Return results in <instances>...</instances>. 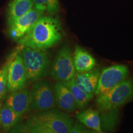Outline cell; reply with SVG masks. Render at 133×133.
<instances>
[{
	"mask_svg": "<svg viewBox=\"0 0 133 133\" xmlns=\"http://www.w3.org/2000/svg\"><path fill=\"white\" fill-rule=\"evenodd\" d=\"M63 36L64 31L59 18L52 15L43 16L17 43L21 46L46 51L59 44Z\"/></svg>",
	"mask_w": 133,
	"mask_h": 133,
	"instance_id": "1",
	"label": "cell"
},
{
	"mask_svg": "<svg viewBox=\"0 0 133 133\" xmlns=\"http://www.w3.org/2000/svg\"><path fill=\"white\" fill-rule=\"evenodd\" d=\"M74 120L69 115L53 109L38 112L25 124L15 126L11 132L69 133Z\"/></svg>",
	"mask_w": 133,
	"mask_h": 133,
	"instance_id": "2",
	"label": "cell"
},
{
	"mask_svg": "<svg viewBox=\"0 0 133 133\" xmlns=\"http://www.w3.org/2000/svg\"><path fill=\"white\" fill-rule=\"evenodd\" d=\"M133 100V78H126L104 94L97 96L96 104L99 110H116Z\"/></svg>",
	"mask_w": 133,
	"mask_h": 133,
	"instance_id": "3",
	"label": "cell"
},
{
	"mask_svg": "<svg viewBox=\"0 0 133 133\" xmlns=\"http://www.w3.org/2000/svg\"><path fill=\"white\" fill-rule=\"evenodd\" d=\"M20 53L25 67L27 80L38 81L47 75L49 59L44 50L21 46Z\"/></svg>",
	"mask_w": 133,
	"mask_h": 133,
	"instance_id": "4",
	"label": "cell"
},
{
	"mask_svg": "<svg viewBox=\"0 0 133 133\" xmlns=\"http://www.w3.org/2000/svg\"><path fill=\"white\" fill-rule=\"evenodd\" d=\"M51 77L55 81L65 82L76 74L73 55L69 46H64L56 54L52 65Z\"/></svg>",
	"mask_w": 133,
	"mask_h": 133,
	"instance_id": "5",
	"label": "cell"
},
{
	"mask_svg": "<svg viewBox=\"0 0 133 133\" xmlns=\"http://www.w3.org/2000/svg\"><path fill=\"white\" fill-rule=\"evenodd\" d=\"M129 69L122 64H116L105 68L100 74L95 95L99 96L108 92L110 89L128 78Z\"/></svg>",
	"mask_w": 133,
	"mask_h": 133,
	"instance_id": "6",
	"label": "cell"
},
{
	"mask_svg": "<svg viewBox=\"0 0 133 133\" xmlns=\"http://www.w3.org/2000/svg\"><path fill=\"white\" fill-rule=\"evenodd\" d=\"M30 94V109L36 112L53 109L56 105L54 91L45 81L36 82L33 86Z\"/></svg>",
	"mask_w": 133,
	"mask_h": 133,
	"instance_id": "7",
	"label": "cell"
},
{
	"mask_svg": "<svg viewBox=\"0 0 133 133\" xmlns=\"http://www.w3.org/2000/svg\"><path fill=\"white\" fill-rule=\"evenodd\" d=\"M8 92L22 89L27 81L26 72L20 52H15L8 59Z\"/></svg>",
	"mask_w": 133,
	"mask_h": 133,
	"instance_id": "8",
	"label": "cell"
},
{
	"mask_svg": "<svg viewBox=\"0 0 133 133\" xmlns=\"http://www.w3.org/2000/svg\"><path fill=\"white\" fill-rule=\"evenodd\" d=\"M43 14L44 13L34 7L25 14L9 23L8 32L10 38L17 41L23 37Z\"/></svg>",
	"mask_w": 133,
	"mask_h": 133,
	"instance_id": "9",
	"label": "cell"
},
{
	"mask_svg": "<svg viewBox=\"0 0 133 133\" xmlns=\"http://www.w3.org/2000/svg\"><path fill=\"white\" fill-rule=\"evenodd\" d=\"M21 116L30 110V94L29 89L22 88L20 90L10 92L5 98V103Z\"/></svg>",
	"mask_w": 133,
	"mask_h": 133,
	"instance_id": "10",
	"label": "cell"
},
{
	"mask_svg": "<svg viewBox=\"0 0 133 133\" xmlns=\"http://www.w3.org/2000/svg\"><path fill=\"white\" fill-rule=\"evenodd\" d=\"M53 91L56 102L60 109L67 112H72L77 109L72 92L64 82L57 81L54 84Z\"/></svg>",
	"mask_w": 133,
	"mask_h": 133,
	"instance_id": "11",
	"label": "cell"
},
{
	"mask_svg": "<svg viewBox=\"0 0 133 133\" xmlns=\"http://www.w3.org/2000/svg\"><path fill=\"white\" fill-rule=\"evenodd\" d=\"M100 74L99 69L94 68L89 71L76 74L72 79L79 88L93 97L97 86Z\"/></svg>",
	"mask_w": 133,
	"mask_h": 133,
	"instance_id": "12",
	"label": "cell"
},
{
	"mask_svg": "<svg viewBox=\"0 0 133 133\" xmlns=\"http://www.w3.org/2000/svg\"><path fill=\"white\" fill-rule=\"evenodd\" d=\"M73 59L75 70L78 73L89 71L96 65V61L94 57L78 45L76 46Z\"/></svg>",
	"mask_w": 133,
	"mask_h": 133,
	"instance_id": "13",
	"label": "cell"
},
{
	"mask_svg": "<svg viewBox=\"0 0 133 133\" xmlns=\"http://www.w3.org/2000/svg\"><path fill=\"white\" fill-rule=\"evenodd\" d=\"M76 117L83 125L92 129L94 132H103L101 128V118L97 111L89 108L76 113Z\"/></svg>",
	"mask_w": 133,
	"mask_h": 133,
	"instance_id": "14",
	"label": "cell"
},
{
	"mask_svg": "<svg viewBox=\"0 0 133 133\" xmlns=\"http://www.w3.org/2000/svg\"><path fill=\"white\" fill-rule=\"evenodd\" d=\"M34 8L32 0H11L7 10L8 24Z\"/></svg>",
	"mask_w": 133,
	"mask_h": 133,
	"instance_id": "15",
	"label": "cell"
},
{
	"mask_svg": "<svg viewBox=\"0 0 133 133\" xmlns=\"http://www.w3.org/2000/svg\"><path fill=\"white\" fill-rule=\"evenodd\" d=\"M0 116L2 130L4 132H8L17 125L22 116L4 104L1 107Z\"/></svg>",
	"mask_w": 133,
	"mask_h": 133,
	"instance_id": "16",
	"label": "cell"
},
{
	"mask_svg": "<svg viewBox=\"0 0 133 133\" xmlns=\"http://www.w3.org/2000/svg\"><path fill=\"white\" fill-rule=\"evenodd\" d=\"M65 85L69 88L70 90L71 91L73 95L74 96L75 99L77 109H84L93 97L89 95H88L87 93L83 91L81 88H79L72 79H70L69 81H66L64 82Z\"/></svg>",
	"mask_w": 133,
	"mask_h": 133,
	"instance_id": "17",
	"label": "cell"
},
{
	"mask_svg": "<svg viewBox=\"0 0 133 133\" xmlns=\"http://www.w3.org/2000/svg\"><path fill=\"white\" fill-rule=\"evenodd\" d=\"M34 7L50 15H54L60 11L59 0H32Z\"/></svg>",
	"mask_w": 133,
	"mask_h": 133,
	"instance_id": "18",
	"label": "cell"
},
{
	"mask_svg": "<svg viewBox=\"0 0 133 133\" xmlns=\"http://www.w3.org/2000/svg\"><path fill=\"white\" fill-rule=\"evenodd\" d=\"M8 60L0 69V100L4 99L8 92Z\"/></svg>",
	"mask_w": 133,
	"mask_h": 133,
	"instance_id": "19",
	"label": "cell"
},
{
	"mask_svg": "<svg viewBox=\"0 0 133 133\" xmlns=\"http://www.w3.org/2000/svg\"><path fill=\"white\" fill-rule=\"evenodd\" d=\"M88 132H91V131L86 128L85 126H83V124L76 123L75 124H73L71 129H70L69 133H88Z\"/></svg>",
	"mask_w": 133,
	"mask_h": 133,
	"instance_id": "20",
	"label": "cell"
},
{
	"mask_svg": "<svg viewBox=\"0 0 133 133\" xmlns=\"http://www.w3.org/2000/svg\"><path fill=\"white\" fill-rule=\"evenodd\" d=\"M3 106V101L2 100H0V114H1V107ZM1 129H2V128H1V116H0V132L1 131Z\"/></svg>",
	"mask_w": 133,
	"mask_h": 133,
	"instance_id": "21",
	"label": "cell"
}]
</instances>
